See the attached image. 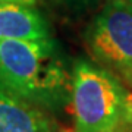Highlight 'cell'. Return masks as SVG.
I'll use <instances>...</instances> for the list:
<instances>
[{
    "mask_svg": "<svg viewBox=\"0 0 132 132\" xmlns=\"http://www.w3.org/2000/svg\"><path fill=\"white\" fill-rule=\"evenodd\" d=\"M98 0H65V3L72 10H76V12H81V10H87L93 7V6L97 3Z\"/></svg>",
    "mask_w": 132,
    "mask_h": 132,
    "instance_id": "8992f818",
    "label": "cell"
},
{
    "mask_svg": "<svg viewBox=\"0 0 132 132\" xmlns=\"http://www.w3.org/2000/svg\"><path fill=\"white\" fill-rule=\"evenodd\" d=\"M48 38L47 22L34 6L0 2V41Z\"/></svg>",
    "mask_w": 132,
    "mask_h": 132,
    "instance_id": "5b68a950",
    "label": "cell"
},
{
    "mask_svg": "<svg viewBox=\"0 0 132 132\" xmlns=\"http://www.w3.org/2000/svg\"><path fill=\"white\" fill-rule=\"evenodd\" d=\"M0 2H9V3H19V5H27V6H35L38 0H0Z\"/></svg>",
    "mask_w": 132,
    "mask_h": 132,
    "instance_id": "52a82bcc",
    "label": "cell"
},
{
    "mask_svg": "<svg viewBox=\"0 0 132 132\" xmlns=\"http://www.w3.org/2000/svg\"><path fill=\"white\" fill-rule=\"evenodd\" d=\"M128 2H131V3H132V0H128Z\"/></svg>",
    "mask_w": 132,
    "mask_h": 132,
    "instance_id": "ba28073f",
    "label": "cell"
},
{
    "mask_svg": "<svg viewBox=\"0 0 132 132\" xmlns=\"http://www.w3.org/2000/svg\"><path fill=\"white\" fill-rule=\"evenodd\" d=\"M0 132H66L44 109L0 91Z\"/></svg>",
    "mask_w": 132,
    "mask_h": 132,
    "instance_id": "277c9868",
    "label": "cell"
},
{
    "mask_svg": "<svg viewBox=\"0 0 132 132\" xmlns=\"http://www.w3.org/2000/svg\"><path fill=\"white\" fill-rule=\"evenodd\" d=\"M72 132L132 131V95L118 76L85 59L71 71Z\"/></svg>",
    "mask_w": 132,
    "mask_h": 132,
    "instance_id": "7a4b0ae2",
    "label": "cell"
},
{
    "mask_svg": "<svg viewBox=\"0 0 132 132\" xmlns=\"http://www.w3.org/2000/svg\"><path fill=\"white\" fill-rule=\"evenodd\" d=\"M85 44L101 68L132 85V3L107 0L87 29Z\"/></svg>",
    "mask_w": 132,
    "mask_h": 132,
    "instance_id": "3957f363",
    "label": "cell"
},
{
    "mask_svg": "<svg viewBox=\"0 0 132 132\" xmlns=\"http://www.w3.org/2000/svg\"><path fill=\"white\" fill-rule=\"evenodd\" d=\"M71 72L48 40L0 41V91L41 109H54L69 95Z\"/></svg>",
    "mask_w": 132,
    "mask_h": 132,
    "instance_id": "6da1fadb",
    "label": "cell"
},
{
    "mask_svg": "<svg viewBox=\"0 0 132 132\" xmlns=\"http://www.w3.org/2000/svg\"><path fill=\"white\" fill-rule=\"evenodd\" d=\"M129 132H132V131H129Z\"/></svg>",
    "mask_w": 132,
    "mask_h": 132,
    "instance_id": "9c48e42d",
    "label": "cell"
}]
</instances>
